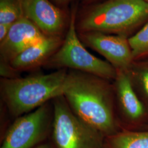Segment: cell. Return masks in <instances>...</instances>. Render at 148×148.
Instances as JSON below:
<instances>
[{
	"instance_id": "ba28073f",
	"label": "cell",
	"mask_w": 148,
	"mask_h": 148,
	"mask_svg": "<svg viewBox=\"0 0 148 148\" xmlns=\"http://www.w3.org/2000/svg\"><path fill=\"white\" fill-rule=\"evenodd\" d=\"M78 36L83 44L103 56L116 70H128L134 62L128 37L98 32H79Z\"/></svg>"
},
{
	"instance_id": "8992f818",
	"label": "cell",
	"mask_w": 148,
	"mask_h": 148,
	"mask_svg": "<svg viewBox=\"0 0 148 148\" xmlns=\"http://www.w3.org/2000/svg\"><path fill=\"white\" fill-rule=\"evenodd\" d=\"M52 101L16 118L1 138L0 148H34L49 139L53 120Z\"/></svg>"
},
{
	"instance_id": "d6986e66",
	"label": "cell",
	"mask_w": 148,
	"mask_h": 148,
	"mask_svg": "<svg viewBox=\"0 0 148 148\" xmlns=\"http://www.w3.org/2000/svg\"><path fill=\"white\" fill-rule=\"evenodd\" d=\"M53 1L56 3L58 4H65L71 0H53Z\"/></svg>"
},
{
	"instance_id": "e0dca14e",
	"label": "cell",
	"mask_w": 148,
	"mask_h": 148,
	"mask_svg": "<svg viewBox=\"0 0 148 148\" xmlns=\"http://www.w3.org/2000/svg\"><path fill=\"white\" fill-rule=\"evenodd\" d=\"M34 148H54L53 144L50 142L49 139L41 143Z\"/></svg>"
},
{
	"instance_id": "9a60e30c",
	"label": "cell",
	"mask_w": 148,
	"mask_h": 148,
	"mask_svg": "<svg viewBox=\"0 0 148 148\" xmlns=\"http://www.w3.org/2000/svg\"><path fill=\"white\" fill-rule=\"evenodd\" d=\"M23 16L20 0H0V24H13Z\"/></svg>"
},
{
	"instance_id": "5bb4252c",
	"label": "cell",
	"mask_w": 148,
	"mask_h": 148,
	"mask_svg": "<svg viewBox=\"0 0 148 148\" xmlns=\"http://www.w3.org/2000/svg\"><path fill=\"white\" fill-rule=\"evenodd\" d=\"M128 40L134 60L148 58V21Z\"/></svg>"
},
{
	"instance_id": "ac0fdd59",
	"label": "cell",
	"mask_w": 148,
	"mask_h": 148,
	"mask_svg": "<svg viewBox=\"0 0 148 148\" xmlns=\"http://www.w3.org/2000/svg\"><path fill=\"white\" fill-rule=\"evenodd\" d=\"M99 1L101 0H84V4L86 5H89L98 2Z\"/></svg>"
},
{
	"instance_id": "52a82bcc",
	"label": "cell",
	"mask_w": 148,
	"mask_h": 148,
	"mask_svg": "<svg viewBox=\"0 0 148 148\" xmlns=\"http://www.w3.org/2000/svg\"><path fill=\"white\" fill-rule=\"evenodd\" d=\"M116 71L112 84L119 125L121 130L142 131L148 125V112L133 89L128 70Z\"/></svg>"
},
{
	"instance_id": "9c48e42d",
	"label": "cell",
	"mask_w": 148,
	"mask_h": 148,
	"mask_svg": "<svg viewBox=\"0 0 148 148\" xmlns=\"http://www.w3.org/2000/svg\"><path fill=\"white\" fill-rule=\"evenodd\" d=\"M23 16L46 36L63 37L67 16L49 0H20Z\"/></svg>"
},
{
	"instance_id": "7a4b0ae2",
	"label": "cell",
	"mask_w": 148,
	"mask_h": 148,
	"mask_svg": "<svg viewBox=\"0 0 148 148\" xmlns=\"http://www.w3.org/2000/svg\"><path fill=\"white\" fill-rule=\"evenodd\" d=\"M68 69H58L48 74L0 80L1 101L11 116L17 118L35 110L63 95Z\"/></svg>"
},
{
	"instance_id": "5b68a950",
	"label": "cell",
	"mask_w": 148,
	"mask_h": 148,
	"mask_svg": "<svg viewBox=\"0 0 148 148\" xmlns=\"http://www.w3.org/2000/svg\"><path fill=\"white\" fill-rule=\"evenodd\" d=\"M75 18L76 11L73 10L69 20L68 31L63 42L45 67L57 70H74L112 81L116 76V70L108 62L96 57L86 49L77 35Z\"/></svg>"
},
{
	"instance_id": "2e32d148",
	"label": "cell",
	"mask_w": 148,
	"mask_h": 148,
	"mask_svg": "<svg viewBox=\"0 0 148 148\" xmlns=\"http://www.w3.org/2000/svg\"><path fill=\"white\" fill-rule=\"evenodd\" d=\"M12 25L0 24V42L2 41L7 35Z\"/></svg>"
},
{
	"instance_id": "ffe728a7",
	"label": "cell",
	"mask_w": 148,
	"mask_h": 148,
	"mask_svg": "<svg viewBox=\"0 0 148 148\" xmlns=\"http://www.w3.org/2000/svg\"><path fill=\"white\" fill-rule=\"evenodd\" d=\"M147 130H148V125L147 126H146L145 127H144L142 131H147Z\"/></svg>"
},
{
	"instance_id": "7c38bea8",
	"label": "cell",
	"mask_w": 148,
	"mask_h": 148,
	"mask_svg": "<svg viewBox=\"0 0 148 148\" xmlns=\"http://www.w3.org/2000/svg\"><path fill=\"white\" fill-rule=\"evenodd\" d=\"M128 74L133 89L148 112V58L134 60Z\"/></svg>"
},
{
	"instance_id": "4fadbf2b",
	"label": "cell",
	"mask_w": 148,
	"mask_h": 148,
	"mask_svg": "<svg viewBox=\"0 0 148 148\" xmlns=\"http://www.w3.org/2000/svg\"><path fill=\"white\" fill-rule=\"evenodd\" d=\"M104 148H148V130H122L105 138Z\"/></svg>"
},
{
	"instance_id": "30bf717a",
	"label": "cell",
	"mask_w": 148,
	"mask_h": 148,
	"mask_svg": "<svg viewBox=\"0 0 148 148\" xmlns=\"http://www.w3.org/2000/svg\"><path fill=\"white\" fill-rule=\"evenodd\" d=\"M46 36L32 22L23 16L13 23L0 42V61L7 63Z\"/></svg>"
},
{
	"instance_id": "44dd1931",
	"label": "cell",
	"mask_w": 148,
	"mask_h": 148,
	"mask_svg": "<svg viewBox=\"0 0 148 148\" xmlns=\"http://www.w3.org/2000/svg\"><path fill=\"white\" fill-rule=\"evenodd\" d=\"M142 1H143L144 2H145V3H147V4H148V0H142Z\"/></svg>"
},
{
	"instance_id": "3957f363",
	"label": "cell",
	"mask_w": 148,
	"mask_h": 148,
	"mask_svg": "<svg viewBox=\"0 0 148 148\" xmlns=\"http://www.w3.org/2000/svg\"><path fill=\"white\" fill-rule=\"evenodd\" d=\"M148 21V4L143 1L106 0L86 11L78 23V30L129 38Z\"/></svg>"
},
{
	"instance_id": "6da1fadb",
	"label": "cell",
	"mask_w": 148,
	"mask_h": 148,
	"mask_svg": "<svg viewBox=\"0 0 148 148\" xmlns=\"http://www.w3.org/2000/svg\"><path fill=\"white\" fill-rule=\"evenodd\" d=\"M63 95L72 111L105 137L122 130L117 118L112 81L68 70Z\"/></svg>"
},
{
	"instance_id": "8fae6325",
	"label": "cell",
	"mask_w": 148,
	"mask_h": 148,
	"mask_svg": "<svg viewBox=\"0 0 148 148\" xmlns=\"http://www.w3.org/2000/svg\"><path fill=\"white\" fill-rule=\"evenodd\" d=\"M64 39L63 37L46 36L16 56L9 64L18 73L45 66L60 47Z\"/></svg>"
},
{
	"instance_id": "277c9868",
	"label": "cell",
	"mask_w": 148,
	"mask_h": 148,
	"mask_svg": "<svg viewBox=\"0 0 148 148\" xmlns=\"http://www.w3.org/2000/svg\"><path fill=\"white\" fill-rule=\"evenodd\" d=\"M53 120L49 140L54 148H104L105 136L77 116L63 95L52 100Z\"/></svg>"
}]
</instances>
